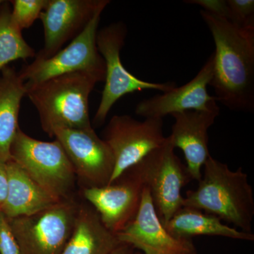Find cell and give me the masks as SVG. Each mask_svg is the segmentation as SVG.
I'll use <instances>...</instances> for the list:
<instances>
[{
  "label": "cell",
  "instance_id": "cell-12",
  "mask_svg": "<svg viewBox=\"0 0 254 254\" xmlns=\"http://www.w3.org/2000/svg\"><path fill=\"white\" fill-rule=\"evenodd\" d=\"M144 185L134 167L110 185L83 188V195L110 232L118 234L136 216Z\"/></svg>",
  "mask_w": 254,
  "mask_h": 254
},
{
  "label": "cell",
  "instance_id": "cell-2",
  "mask_svg": "<svg viewBox=\"0 0 254 254\" xmlns=\"http://www.w3.org/2000/svg\"><path fill=\"white\" fill-rule=\"evenodd\" d=\"M182 207L201 210L253 233V190L242 168L232 171L227 164L210 156L195 190L187 191Z\"/></svg>",
  "mask_w": 254,
  "mask_h": 254
},
{
  "label": "cell",
  "instance_id": "cell-25",
  "mask_svg": "<svg viewBox=\"0 0 254 254\" xmlns=\"http://www.w3.org/2000/svg\"><path fill=\"white\" fill-rule=\"evenodd\" d=\"M6 163L0 160V208L4 203L7 192V172Z\"/></svg>",
  "mask_w": 254,
  "mask_h": 254
},
{
  "label": "cell",
  "instance_id": "cell-14",
  "mask_svg": "<svg viewBox=\"0 0 254 254\" xmlns=\"http://www.w3.org/2000/svg\"><path fill=\"white\" fill-rule=\"evenodd\" d=\"M214 65L213 53L193 79L183 86L142 100L137 104L135 113L145 119L163 120L168 115L208 110L217 103L215 97L209 95L208 92V86L213 76Z\"/></svg>",
  "mask_w": 254,
  "mask_h": 254
},
{
  "label": "cell",
  "instance_id": "cell-26",
  "mask_svg": "<svg viewBox=\"0 0 254 254\" xmlns=\"http://www.w3.org/2000/svg\"><path fill=\"white\" fill-rule=\"evenodd\" d=\"M110 254H140L134 252V248L126 244H120Z\"/></svg>",
  "mask_w": 254,
  "mask_h": 254
},
{
  "label": "cell",
  "instance_id": "cell-1",
  "mask_svg": "<svg viewBox=\"0 0 254 254\" xmlns=\"http://www.w3.org/2000/svg\"><path fill=\"white\" fill-rule=\"evenodd\" d=\"M215 42L210 86L217 102L232 111L254 110V24L239 25L200 10Z\"/></svg>",
  "mask_w": 254,
  "mask_h": 254
},
{
  "label": "cell",
  "instance_id": "cell-23",
  "mask_svg": "<svg viewBox=\"0 0 254 254\" xmlns=\"http://www.w3.org/2000/svg\"><path fill=\"white\" fill-rule=\"evenodd\" d=\"M0 254H21L19 247L8 222L0 210Z\"/></svg>",
  "mask_w": 254,
  "mask_h": 254
},
{
  "label": "cell",
  "instance_id": "cell-19",
  "mask_svg": "<svg viewBox=\"0 0 254 254\" xmlns=\"http://www.w3.org/2000/svg\"><path fill=\"white\" fill-rule=\"evenodd\" d=\"M0 73V160L6 163L10 160V148L19 128L20 108L26 90L14 67L6 66Z\"/></svg>",
  "mask_w": 254,
  "mask_h": 254
},
{
  "label": "cell",
  "instance_id": "cell-27",
  "mask_svg": "<svg viewBox=\"0 0 254 254\" xmlns=\"http://www.w3.org/2000/svg\"><path fill=\"white\" fill-rule=\"evenodd\" d=\"M185 254H196V252H195V250L191 251V252H188V253Z\"/></svg>",
  "mask_w": 254,
  "mask_h": 254
},
{
  "label": "cell",
  "instance_id": "cell-11",
  "mask_svg": "<svg viewBox=\"0 0 254 254\" xmlns=\"http://www.w3.org/2000/svg\"><path fill=\"white\" fill-rule=\"evenodd\" d=\"M110 2L109 0H48L39 18L44 28V46L34 59H49L56 54Z\"/></svg>",
  "mask_w": 254,
  "mask_h": 254
},
{
  "label": "cell",
  "instance_id": "cell-10",
  "mask_svg": "<svg viewBox=\"0 0 254 254\" xmlns=\"http://www.w3.org/2000/svg\"><path fill=\"white\" fill-rule=\"evenodd\" d=\"M53 138L63 145L82 188L109 185L115 160L109 146L94 128H58Z\"/></svg>",
  "mask_w": 254,
  "mask_h": 254
},
{
  "label": "cell",
  "instance_id": "cell-21",
  "mask_svg": "<svg viewBox=\"0 0 254 254\" xmlns=\"http://www.w3.org/2000/svg\"><path fill=\"white\" fill-rule=\"evenodd\" d=\"M11 18L21 31L31 27L46 7L48 0H12L9 1Z\"/></svg>",
  "mask_w": 254,
  "mask_h": 254
},
{
  "label": "cell",
  "instance_id": "cell-29",
  "mask_svg": "<svg viewBox=\"0 0 254 254\" xmlns=\"http://www.w3.org/2000/svg\"></svg>",
  "mask_w": 254,
  "mask_h": 254
},
{
  "label": "cell",
  "instance_id": "cell-20",
  "mask_svg": "<svg viewBox=\"0 0 254 254\" xmlns=\"http://www.w3.org/2000/svg\"><path fill=\"white\" fill-rule=\"evenodd\" d=\"M36 55L22 31L13 22L9 1H3L0 5V72L11 62L35 58Z\"/></svg>",
  "mask_w": 254,
  "mask_h": 254
},
{
  "label": "cell",
  "instance_id": "cell-5",
  "mask_svg": "<svg viewBox=\"0 0 254 254\" xmlns=\"http://www.w3.org/2000/svg\"><path fill=\"white\" fill-rule=\"evenodd\" d=\"M128 33L123 21L111 23L97 33L96 45L105 63V86L101 100L92 122L93 127L102 126L114 105L123 96L143 90L164 93L176 87L175 82L152 83L133 76L122 63L120 53Z\"/></svg>",
  "mask_w": 254,
  "mask_h": 254
},
{
  "label": "cell",
  "instance_id": "cell-7",
  "mask_svg": "<svg viewBox=\"0 0 254 254\" xmlns=\"http://www.w3.org/2000/svg\"><path fill=\"white\" fill-rule=\"evenodd\" d=\"M170 138L162 146L134 165L144 187L149 190L162 223L170 220L182 207V190L191 179L187 168L175 154Z\"/></svg>",
  "mask_w": 254,
  "mask_h": 254
},
{
  "label": "cell",
  "instance_id": "cell-24",
  "mask_svg": "<svg viewBox=\"0 0 254 254\" xmlns=\"http://www.w3.org/2000/svg\"><path fill=\"white\" fill-rule=\"evenodd\" d=\"M187 4H196L201 6L203 11L209 14L225 18L230 21L231 14L227 4V0H187Z\"/></svg>",
  "mask_w": 254,
  "mask_h": 254
},
{
  "label": "cell",
  "instance_id": "cell-4",
  "mask_svg": "<svg viewBox=\"0 0 254 254\" xmlns=\"http://www.w3.org/2000/svg\"><path fill=\"white\" fill-rule=\"evenodd\" d=\"M10 160L59 200L73 199L76 174L58 140L42 141L18 128L10 148Z\"/></svg>",
  "mask_w": 254,
  "mask_h": 254
},
{
  "label": "cell",
  "instance_id": "cell-16",
  "mask_svg": "<svg viewBox=\"0 0 254 254\" xmlns=\"http://www.w3.org/2000/svg\"><path fill=\"white\" fill-rule=\"evenodd\" d=\"M7 192L0 208L6 218L32 215L61 201L48 193L13 160L6 162Z\"/></svg>",
  "mask_w": 254,
  "mask_h": 254
},
{
  "label": "cell",
  "instance_id": "cell-15",
  "mask_svg": "<svg viewBox=\"0 0 254 254\" xmlns=\"http://www.w3.org/2000/svg\"><path fill=\"white\" fill-rule=\"evenodd\" d=\"M220 114L217 103L206 110H190L172 115L175 123L169 136L174 148H180L186 160L191 180L199 181L201 170L210 158L208 129Z\"/></svg>",
  "mask_w": 254,
  "mask_h": 254
},
{
  "label": "cell",
  "instance_id": "cell-13",
  "mask_svg": "<svg viewBox=\"0 0 254 254\" xmlns=\"http://www.w3.org/2000/svg\"><path fill=\"white\" fill-rule=\"evenodd\" d=\"M116 235L120 243L138 249L143 254H185L195 250L191 240L175 238L165 230L145 187L136 216Z\"/></svg>",
  "mask_w": 254,
  "mask_h": 254
},
{
  "label": "cell",
  "instance_id": "cell-28",
  "mask_svg": "<svg viewBox=\"0 0 254 254\" xmlns=\"http://www.w3.org/2000/svg\"><path fill=\"white\" fill-rule=\"evenodd\" d=\"M3 2V0H0V5L1 4V3Z\"/></svg>",
  "mask_w": 254,
  "mask_h": 254
},
{
  "label": "cell",
  "instance_id": "cell-18",
  "mask_svg": "<svg viewBox=\"0 0 254 254\" xmlns=\"http://www.w3.org/2000/svg\"><path fill=\"white\" fill-rule=\"evenodd\" d=\"M165 230L175 238L191 240L197 236H218L234 240L254 241V233H247L223 224L213 215L197 209L182 207L165 223Z\"/></svg>",
  "mask_w": 254,
  "mask_h": 254
},
{
  "label": "cell",
  "instance_id": "cell-6",
  "mask_svg": "<svg viewBox=\"0 0 254 254\" xmlns=\"http://www.w3.org/2000/svg\"><path fill=\"white\" fill-rule=\"evenodd\" d=\"M79 204L75 198L61 200L32 215L6 218L21 254H62Z\"/></svg>",
  "mask_w": 254,
  "mask_h": 254
},
{
  "label": "cell",
  "instance_id": "cell-8",
  "mask_svg": "<svg viewBox=\"0 0 254 254\" xmlns=\"http://www.w3.org/2000/svg\"><path fill=\"white\" fill-rule=\"evenodd\" d=\"M104 9L98 11L83 31L66 48L47 60L35 59L23 65L18 71L26 85L41 83L65 73L86 71L105 78V63L96 45L100 16Z\"/></svg>",
  "mask_w": 254,
  "mask_h": 254
},
{
  "label": "cell",
  "instance_id": "cell-17",
  "mask_svg": "<svg viewBox=\"0 0 254 254\" xmlns=\"http://www.w3.org/2000/svg\"><path fill=\"white\" fill-rule=\"evenodd\" d=\"M89 203H80L72 233L62 254H110L120 245Z\"/></svg>",
  "mask_w": 254,
  "mask_h": 254
},
{
  "label": "cell",
  "instance_id": "cell-9",
  "mask_svg": "<svg viewBox=\"0 0 254 254\" xmlns=\"http://www.w3.org/2000/svg\"><path fill=\"white\" fill-rule=\"evenodd\" d=\"M103 138L113 153L115 168L109 183L166 141L163 119L138 121L130 115H115L103 131Z\"/></svg>",
  "mask_w": 254,
  "mask_h": 254
},
{
  "label": "cell",
  "instance_id": "cell-22",
  "mask_svg": "<svg viewBox=\"0 0 254 254\" xmlns=\"http://www.w3.org/2000/svg\"><path fill=\"white\" fill-rule=\"evenodd\" d=\"M230 21L239 25L254 24V0H227Z\"/></svg>",
  "mask_w": 254,
  "mask_h": 254
},
{
  "label": "cell",
  "instance_id": "cell-3",
  "mask_svg": "<svg viewBox=\"0 0 254 254\" xmlns=\"http://www.w3.org/2000/svg\"><path fill=\"white\" fill-rule=\"evenodd\" d=\"M104 78L86 71L65 73L41 83L26 85V95L36 108L42 129L50 137L58 128H93L89 96Z\"/></svg>",
  "mask_w": 254,
  "mask_h": 254
}]
</instances>
